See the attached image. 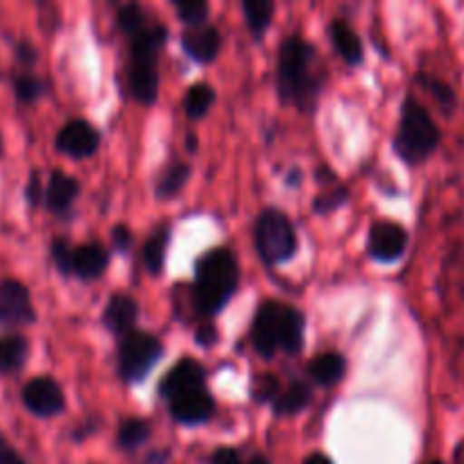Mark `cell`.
<instances>
[{"label":"cell","instance_id":"cell-1","mask_svg":"<svg viewBox=\"0 0 464 464\" xmlns=\"http://www.w3.org/2000/svg\"><path fill=\"white\" fill-rule=\"evenodd\" d=\"M276 86L284 102L295 104L299 111L313 113L322 91V75L317 71V53L302 36H290L281 44Z\"/></svg>","mask_w":464,"mask_h":464},{"label":"cell","instance_id":"cell-2","mask_svg":"<svg viewBox=\"0 0 464 464\" xmlns=\"http://www.w3.org/2000/svg\"><path fill=\"white\" fill-rule=\"evenodd\" d=\"M240 267L231 249L218 247L195 263V308L202 317H216L238 290Z\"/></svg>","mask_w":464,"mask_h":464},{"label":"cell","instance_id":"cell-3","mask_svg":"<svg viewBox=\"0 0 464 464\" xmlns=\"http://www.w3.org/2000/svg\"><path fill=\"white\" fill-rule=\"evenodd\" d=\"M440 140H442V131L429 109L415 95H408L401 104V121H399L397 136H394V152L408 166H420L426 159L433 157Z\"/></svg>","mask_w":464,"mask_h":464},{"label":"cell","instance_id":"cell-4","mask_svg":"<svg viewBox=\"0 0 464 464\" xmlns=\"http://www.w3.org/2000/svg\"><path fill=\"white\" fill-rule=\"evenodd\" d=\"M254 243L266 266H279L297 252V231L285 213L266 208L254 227Z\"/></svg>","mask_w":464,"mask_h":464},{"label":"cell","instance_id":"cell-5","mask_svg":"<svg viewBox=\"0 0 464 464\" xmlns=\"http://www.w3.org/2000/svg\"><path fill=\"white\" fill-rule=\"evenodd\" d=\"M163 344L157 335L131 331L121 340L118 347V374L125 383H140L161 361Z\"/></svg>","mask_w":464,"mask_h":464},{"label":"cell","instance_id":"cell-6","mask_svg":"<svg viewBox=\"0 0 464 464\" xmlns=\"http://www.w3.org/2000/svg\"><path fill=\"white\" fill-rule=\"evenodd\" d=\"M36 313L30 290L16 279L0 281V329L14 331L18 326L34 324Z\"/></svg>","mask_w":464,"mask_h":464},{"label":"cell","instance_id":"cell-7","mask_svg":"<svg viewBox=\"0 0 464 464\" xmlns=\"http://www.w3.org/2000/svg\"><path fill=\"white\" fill-rule=\"evenodd\" d=\"M411 236L401 225L390 220H379L372 225L367 236V252L379 263H394L406 254Z\"/></svg>","mask_w":464,"mask_h":464},{"label":"cell","instance_id":"cell-8","mask_svg":"<svg viewBox=\"0 0 464 464\" xmlns=\"http://www.w3.org/2000/svg\"><path fill=\"white\" fill-rule=\"evenodd\" d=\"M21 399L23 406H25L32 415L44 417V420L57 417L59 412H63V408H66V399H63L62 388H59L57 381L50 379V376H36V379H32L30 383L23 388Z\"/></svg>","mask_w":464,"mask_h":464},{"label":"cell","instance_id":"cell-9","mask_svg":"<svg viewBox=\"0 0 464 464\" xmlns=\"http://www.w3.org/2000/svg\"><path fill=\"white\" fill-rule=\"evenodd\" d=\"M170 415L172 420L179 421L184 426H198L207 424L216 412V401L208 394L207 388L190 390V392L179 394V397L170 399Z\"/></svg>","mask_w":464,"mask_h":464},{"label":"cell","instance_id":"cell-10","mask_svg":"<svg viewBox=\"0 0 464 464\" xmlns=\"http://www.w3.org/2000/svg\"><path fill=\"white\" fill-rule=\"evenodd\" d=\"M100 148V131L86 121H71L57 134V150L71 159H86Z\"/></svg>","mask_w":464,"mask_h":464},{"label":"cell","instance_id":"cell-11","mask_svg":"<svg viewBox=\"0 0 464 464\" xmlns=\"http://www.w3.org/2000/svg\"><path fill=\"white\" fill-rule=\"evenodd\" d=\"M284 304L279 302H263L258 306L256 315L252 322V344L263 358H272L279 349L276 344V334H279V317Z\"/></svg>","mask_w":464,"mask_h":464},{"label":"cell","instance_id":"cell-12","mask_svg":"<svg viewBox=\"0 0 464 464\" xmlns=\"http://www.w3.org/2000/svg\"><path fill=\"white\" fill-rule=\"evenodd\" d=\"M204 379H207V372L193 358H184L181 362H177L166 376H163L161 385H159V394L163 399H175L179 394L190 392V390L204 388Z\"/></svg>","mask_w":464,"mask_h":464},{"label":"cell","instance_id":"cell-13","mask_svg":"<svg viewBox=\"0 0 464 464\" xmlns=\"http://www.w3.org/2000/svg\"><path fill=\"white\" fill-rule=\"evenodd\" d=\"M181 48L186 50L193 62L198 63H211L213 59L220 54L222 48V36L218 27L213 25H198L190 27L181 36Z\"/></svg>","mask_w":464,"mask_h":464},{"label":"cell","instance_id":"cell-14","mask_svg":"<svg viewBox=\"0 0 464 464\" xmlns=\"http://www.w3.org/2000/svg\"><path fill=\"white\" fill-rule=\"evenodd\" d=\"M136 320H139V304L130 295H113L104 306L102 322L113 335L125 338L127 334L134 331Z\"/></svg>","mask_w":464,"mask_h":464},{"label":"cell","instance_id":"cell-15","mask_svg":"<svg viewBox=\"0 0 464 464\" xmlns=\"http://www.w3.org/2000/svg\"><path fill=\"white\" fill-rule=\"evenodd\" d=\"M109 252L98 243H86L72 249L71 272L84 281L100 279L109 267Z\"/></svg>","mask_w":464,"mask_h":464},{"label":"cell","instance_id":"cell-16","mask_svg":"<svg viewBox=\"0 0 464 464\" xmlns=\"http://www.w3.org/2000/svg\"><path fill=\"white\" fill-rule=\"evenodd\" d=\"M77 195H80V184H77V179H72L71 175H66V172L62 170L50 172V181L44 190V202L50 211L57 213V216H63V213L72 207Z\"/></svg>","mask_w":464,"mask_h":464},{"label":"cell","instance_id":"cell-17","mask_svg":"<svg viewBox=\"0 0 464 464\" xmlns=\"http://www.w3.org/2000/svg\"><path fill=\"white\" fill-rule=\"evenodd\" d=\"M168 39L166 25L143 27L139 34L131 36V63H143V66H157V54Z\"/></svg>","mask_w":464,"mask_h":464},{"label":"cell","instance_id":"cell-18","mask_svg":"<svg viewBox=\"0 0 464 464\" xmlns=\"http://www.w3.org/2000/svg\"><path fill=\"white\" fill-rule=\"evenodd\" d=\"M304 320L302 313L293 306L281 308L279 317V334H276V344H279L281 352H285L288 356H297L302 352L304 344Z\"/></svg>","mask_w":464,"mask_h":464},{"label":"cell","instance_id":"cell-19","mask_svg":"<svg viewBox=\"0 0 464 464\" xmlns=\"http://www.w3.org/2000/svg\"><path fill=\"white\" fill-rule=\"evenodd\" d=\"M329 36L331 44H334L335 53L349 63V66H358L362 63V44L361 36L352 30V25L340 18H335L334 23L329 25Z\"/></svg>","mask_w":464,"mask_h":464},{"label":"cell","instance_id":"cell-20","mask_svg":"<svg viewBox=\"0 0 464 464\" xmlns=\"http://www.w3.org/2000/svg\"><path fill=\"white\" fill-rule=\"evenodd\" d=\"M347 374V361H344L343 353H322V356H315L308 365V376L315 381L322 388H331V385L340 383Z\"/></svg>","mask_w":464,"mask_h":464},{"label":"cell","instance_id":"cell-21","mask_svg":"<svg viewBox=\"0 0 464 464\" xmlns=\"http://www.w3.org/2000/svg\"><path fill=\"white\" fill-rule=\"evenodd\" d=\"M30 356V343L25 335L9 334L0 338V374H14L25 365Z\"/></svg>","mask_w":464,"mask_h":464},{"label":"cell","instance_id":"cell-22","mask_svg":"<svg viewBox=\"0 0 464 464\" xmlns=\"http://www.w3.org/2000/svg\"><path fill=\"white\" fill-rule=\"evenodd\" d=\"M130 91L139 102L154 104L159 95V75L154 66L131 63L130 68Z\"/></svg>","mask_w":464,"mask_h":464},{"label":"cell","instance_id":"cell-23","mask_svg":"<svg viewBox=\"0 0 464 464\" xmlns=\"http://www.w3.org/2000/svg\"><path fill=\"white\" fill-rule=\"evenodd\" d=\"M313 392L311 385L304 383V381H293L284 392H279V397L272 401V408L279 417H293L297 412H302L304 408L311 403Z\"/></svg>","mask_w":464,"mask_h":464},{"label":"cell","instance_id":"cell-24","mask_svg":"<svg viewBox=\"0 0 464 464\" xmlns=\"http://www.w3.org/2000/svg\"><path fill=\"white\" fill-rule=\"evenodd\" d=\"M168 243H170V227L161 225L159 229L152 231L143 245V263L152 275H161L163 266H166V252Z\"/></svg>","mask_w":464,"mask_h":464},{"label":"cell","instance_id":"cell-25","mask_svg":"<svg viewBox=\"0 0 464 464\" xmlns=\"http://www.w3.org/2000/svg\"><path fill=\"white\" fill-rule=\"evenodd\" d=\"M188 177H190L188 163H181V161L170 163V166H168L157 179V188H154V195H157V199L175 198V195L179 193V190L186 186Z\"/></svg>","mask_w":464,"mask_h":464},{"label":"cell","instance_id":"cell-26","mask_svg":"<svg viewBox=\"0 0 464 464\" xmlns=\"http://www.w3.org/2000/svg\"><path fill=\"white\" fill-rule=\"evenodd\" d=\"M243 12L252 34L256 36V39H261L263 32L270 27L272 16H275V5H272L270 0H247V3L243 5Z\"/></svg>","mask_w":464,"mask_h":464},{"label":"cell","instance_id":"cell-27","mask_svg":"<svg viewBox=\"0 0 464 464\" xmlns=\"http://www.w3.org/2000/svg\"><path fill=\"white\" fill-rule=\"evenodd\" d=\"M213 102H216V91L208 84H204V82H199V84L190 86L188 93H186L184 109L188 113V118L198 121V118L207 116Z\"/></svg>","mask_w":464,"mask_h":464},{"label":"cell","instance_id":"cell-28","mask_svg":"<svg viewBox=\"0 0 464 464\" xmlns=\"http://www.w3.org/2000/svg\"><path fill=\"white\" fill-rule=\"evenodd\" d=\"M150 424L145 420H125L118 429V444L127 451H134L140 444L148 442Z\"/></svg>","mask_w":464,"mask_h":464},{"label":"cell","instance_id":"cell-29","mask_svg":"<svg viewBox=\"0 0 464 464\" xmlns=\"http://www.w3.org/2000/svg\"><path fill=\"white\" fill-rule=\"evenodd\" d=\"M48 93V84L41 77L34 75H18L14 77V95L18 102L32 104Z\"/></svg>","mask_w":464,"mask_h":464},{"label":"cell","instance_id":"cell-30","mask_svg":"<svg viewBox=\"0 0 464 464\" xmlns=\"http://www.w3.org/2000/svg\"><path fill=\"white\" fill-rule=\"evenodd\" d=\"M420 84L424 86L430 95H433L435 102L442 107V111L451 113L453 109H456V102H458L456 91H453L447 82L435 80V77H429V75H420Z\"/></svg>","mask_w":464,"mask_h":464},{"label":"cell","instance_id":"cell-31","mask_svg":"<svg viewBox=\"0 0 464 464\" xmlns=\"http://www.w3.org/2000/svg\"><path fill=\"white\" fill-rule=\"evenodd\" d=\"M118 27H121L125 34H139L145 27V12L136 3L122 5V7L118 9Z\"/></svg>","mask_w":464,"mask_h":464},{"label":"cell","instance_id":"cell-32","mask_svg":"<svg viewBox=\"0 0 464 464\" xmlns=\"http://www.w3.org/2000/svg\"><path fill=\"white\" fill-rule=\"evenodd\" d=\"M175 9L181 21L193 27L202 25L208 16V5L202 3V0H177Z\"/></svg>","mask_w":464,"mask_h":464},{"label":"cell","instance_id":"cell-33","mask_svg":"<svg viewBox=\"0 0 464 464\" xmlns=\"http://www.w3.org/2000/svg\"><path fill=\"white\" fill-rule=\"evenodd\" d=\"M347 199H349V190L344 188V186H334V188L326 190V193L317 195L315 202H313V211L326 216V213H334L335 208L343 207Z\"/></svg>","mask_w":464,"mask_h":464},{"label":"cell","instance_id":"cell-34","mask_svg":"<svg viewBox=\"0 0 464 464\" xmlns=\"http://www.w3.org/2000/svg\"><path fill=\"white\" fill-rule=\"evenodd\" d=\"M50 256H53L54 266L62 275H72L71 272V263H72V247L68 245V240L63 238H54L53 245H50Z\"/></svg>","mask_w":464,"mask_h":464},{"label":"cell","instance_id":"cell-35","mask_svg":"<svg viewBox=\"0 0 464 464\" xmlns=\"http://www.w3.org/2000/svg\"><path fill=\"white\" fill-rule=\"evenodd\" d=\"M279 381L276 376L272 374H261L256 381H254V399L258 403H267V401H275L279 397Z\"/></svg>","mask_w":464,"mask_h":464},{"label":"cell","instance_id":"cell-36","mask_svg":"<svg viewBox=\"0 0 464 464\" xmlns=\"http://www.w3.org/2000/svg\"><path fill=\"white\" fill-rule=\"evenodd\" d=\"M25 199L32 208L44 202V184H41V177L36 170L30 172V179H27L25 186Z\"/></svg>","mask_w":464,"mask_h":464},{"label":"cell","instance_id":"cell-37","mask_svg":"<svg viewBox=\"0 0 464 464\" xmlns=\"http://www.w3.org/2000/svg\"><path fill=\"white\" fill-rule=\"evenodd\" d=\"M0 464H27V462L18 456V451L7 442V440L0 438Z\"/></svg>","mask_w":464,"mask_h":464},{"label":"cell","instance_id":"cell-38","mask_svg":"<svg viewBox=\"0 0 464 464\" xmlns=\"http://www.w3.org/2000/svg\"><path fill=\"white\" fill-rule=\"evenodd\" d=\"M16 59L25 66H32L36 62V48L30 41H18L16 44Z\"/></svg>","mask_w":464,"mask_h":464},{"label":"cell","instance_id":"cell-39","mask_svg":"<svg viewBox=\"0 0 464 464\" xmlns=\"http://www.w3.org/2000/svg\"><path fill=\"white\" fill-rule=\"evenodd\" d=\"M111 240H113V245H116V249H121V252H125V249H130V243H131L130 229H127L125 225L113 227Z\"/></svg>","mask_w":464,"mask_h":464},{"label":"cell","instance_id":"cell-40","mask_svg":"<svg viewBox=\"0 0 464 464\" xmlns=\"http://www.w3.org/2000/svg\"><path fill=\"white\" fill-rule=\"evenodd\" d=\"M195 340H198V343L202 344V347H211V344H216L218 343L216 326H211V324L199 326L198 334H195Z\"/></svg>","mask_w":464,"mask_h":464},{"label":"cell","instance_id":"cell-41","mask_svg":"<svg viewBox=\"0 0 464 464\" xmlns=\"http://www.w3.org/2000/svg\"><path fill=\"white\" fill-rule=\"evenodd\" d=\"M213 464H243V460L234 449H218L216 456H213Z\"/></svg>","mask_w":464,"mask_h":464},{"label":"cell","instance_id":"cell-42","mask_svg":"<svg viewBox=\"0 0 464 464\" xmlns=\"http://www.w3.org/2000/svg\"><path fill=\"white\" fill-rule=\"evenodd\" d=\"M304 464H334L329 460V458L324 456V453H313V456H308Z\"/></svg>","mask_w":464,"mask_h":464},{"label":"cell","instance_id":"cell-43","mask_svg":"<svg viewBox=\"0 0 464 464\" xmlns=\"http://www.w3.org/2000/svg\"><path fill=\"white\" fill-rule=\"evenodd\" d=\"M198 150V136L188 134V152H195Z\"/></svg>","mask_w":464,"mask_h":464},{"label":"cell","instance_id":"cell-44","mask_svg":"<svg viewBox=\"0 0 464 464\" xmlns=\"http://www.w3.org/2000/svg\"><path fill=\"white\" fill-rule=\"evenodd\" d=\"M249 464H270V460H267V458H263V456H254L252 462H249Z\"/></svg>","mask_w":464,"mask_h":464},{"label":"cell","instance_id":"cell-45","mask_svg":"<svg viewBox=\"0 0 464 464\" xmlns=\"http://www.w3.org/2000/svg\"><path fill=\"white\" fill-rule=\"evenodd\" d=\"M297 179H299V170H293V175H290V184H297Z\"/></svg>","mask_w":464,"mask_h":464},{"label":"cell","instance_id":"cell-46","mask_svg":"<svg viewBox=\"0 0 464 464\" xmlns=\"http://www.w3.org/2000/svg\"><path fill=\"white\" fill-rule=\"evenodd\" d=\"M0 154H3V136H0Z\"/></svg>","mask_w":464,"mask_h":464},{"label":"cell","instance_id":"cell-47","mask_svg":"<svg viewBox=\"0 0 464 464\" xmlns=\"http://www.w3.org/2000/svg\"><path fill=\"white\" fill-rule=\"evenodd\" d=\"M429 464H444L442 460H433V462H429Z\"/></svg>","mask_w":464,"mask_h":464}]
</instances>
